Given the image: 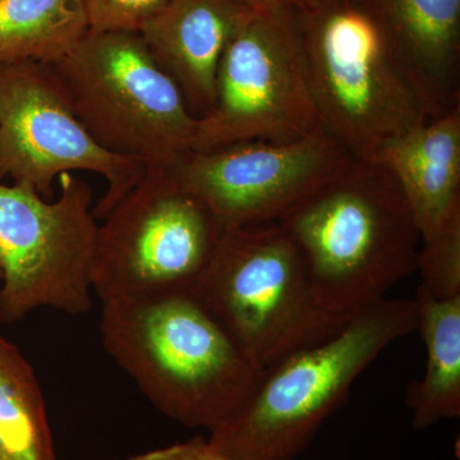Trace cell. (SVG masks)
I'll use <instances>...</instances> for the list:
<instances>
[{
    "instance_id": "cell-4",
    "label": "cell",
    "mask_w": 460,
    "mask_h": 460,
    "mask_svg": "<svg viewBox=\"0 0 460 460\" xmlns=\"http://www.w3.org/2000/svg\"><path fill=\"white\" fill-rule=\"evenodd\" d=\"M298 16L319 128L350 156L428 120L366 0H313Z\"/></svg>"
},
{
    "instance_id": "cell-17",
    "label": "cell",
    "mask_w": 460,
    "mask_h": 460,
    "mask_svg": "<svg viewBox=\"0 0 460 460\" xmlns=\"http://www.w3.org/2000/svg\"><path fill=\"white\" fill-rule=\"evenodd\" d=\"M0 460H57L47 404L32 366L0 335Z\"/></svg>"
},
{
    "instance_id": "cell-11",
    "label": "cell",
    "mask_w": 460,
    "mask_h": 460,
    "mask_svg": "<svg viewBox=\"0 0 460 460\" xmlns=\"http://www.w3.org/2000/svg\"><path fill=\"white\" fill-rule=\"evenodd\" d=\"M349 157L317 129L295 141H246L190 150L168 172L181 189L208 206L223 232L277 222Z\"/></svg>"
},
{
    "instance_id": "cell-14",
    "label": "cell",
    "mask_w": 460,
    "mask_h": 460,
    "mask_svg": "<svg viewBox=\"0 0 460 460\" xmlns=\"http://www.w3.org/2000/svg\"><path fill=\"white\" fill-rule=\"evenodd\" d=\"M370 159L398 181L420 242L460 208V105L387 141Z\"/></svg>"
},
{
    "instance_id": "cell-12",
    "label": "cell",
    "mask_w": 460,
    "mask_h": 460,
    "mask_svg": "<svg viewBox=\"0 0 460 460\" xmlns=\"http://www.w3.org/2000/svg\"><path fill=\"white\" fill-rule=\"evenodd\" d=\"M253 13L241 0H171L142 26L148 51L198 119L214 107L224 51Z\"/></svg>"
},
{
    "instance_id": "cell-7",
    "label": "cell",
    "mask_w": 460,
    "mask_h": 460,
    "mask_svg": "<svg viewBox=\"0 0 460 460\" xmlns=\"http://www.w3.org/2000/svg\"><path fill=\"white\" fill-rule=\"evenodd\" d=\"M222 233L171 172L146 171L99 226L93 290L102 304L192 295Z\"/></svg>"
},
{
    "instance_id": "cell-6",
    "label": "cell",
    "mask_w": 460,
    "mask_h": 460,
    "mask_svg": "<svg viewBox=\"0 0 460 460\" xmlns=\"http://www.w3.org/2000/svg\"><path fill=\"white\" fill-rule=\"evenodd\" d=\"M51 68L105 150L153 172L168 171L192 150L199 119L140 32H89Z\"/></svg>"
},
{
    "instance_id": "cell-20",
    "label": "cell",
    "mask_w": 460,
    "mask_h": 460,
    "mask_svg": "<svg viewBox=\"0 0 460 460\" xmlns=\"http://www.w3.org/2000/svg\"><path fill=\"white\" fill-rule=\"evenodd\" d=\"M127 460H235L219 452L204 436L129 456Z\"/></svg>"
},
{
    "instance_id": "cell-13",
    "label": "cell",
    "mask_w": 460,
    "mask_h": 460,
    "mask_svg": "<svg viewBox=\"0 0 460 460\" xmlns=\"http://www.w3.org/2000/svg\"><path fill=\"white\" fill-rule=\"evenodd\" d=\"M428 119L460 105V0H366Z\"/></svg>"
},
{
    "instance_id": "cell-19",
    "label": "cell",
    "mask_w": 460,
    "mask_h": 460,
    "mask_svg": "<svg viewBox=\"0 0 460 460\" xmlns=\"http://www.w3.org/2000/svg\"><path fill=\"white\" fill-rule=\"evenodd\" d=\"M90 32H140L171 0H84Z\"/></svg>"
},
{
    "instance_id": "cell-15",
    "label": "cell",
    "mask_w": 460,
    "mask_h": 460,
    "mask_svg": "<svg viewBox=\"0 0 460 460\" xmlns=\"http://www.w3.org/2000/svg\"><path fill=\"white\" fill-rule=\"evenodd\" d=\"M414 301L426 347L423 377L407 389L411 425L426 429L460 414V296L438 298L420 284Z\"/></svg>"
},
{
    "instance_id": "cell-5",
    "label": "cell",
    "mask_w": 460,
    "mask_h": 460,
    "mask_svg": "<svg viewBox=\"0 0 460 460\" xmlns=\"http://www.w3.org/2000/svg\"><path fill=\"white\" fill-rule=\"evenodd\" d=\"M192 296L263 370L338 334L356 314L321 304L298 248L277 222L223 230Z\"/></svg>"
},
{
    "instance_id": "cell-21",
    "label": "cell",
    "mask_w": 460,
    "mask_h": 460,
    "mask_svg": "<svg viewBox=\"0 0 460 460\" xmlns=\"http://www.w3.org/2000/svg\"><path fill=\"white\" fill-rule=\"evenodd\" d=\"M255 13L279 11V9H302L307 7L313 0H241Z\"/></svg>"
},
{
    "instance_id": "cell-10",
    "label": "cell",
    "mask_w": 460,
    "mask_h": 460,
    "mask_svg": "<svg viewBox=\"0 0 460 460\" xmlns=\"http://www.w3.org/2000/svg\"><path fill=\"white\" fill-rule=\"evenodd\" d=\"M74 171L107 180V193L93 208L95 219L104 220L144 178L146 166L91 137L51 66L0 65V181L11 177L50 201L54 180Z\"/></svg>"
},
{
    "instance_id": "cell-3",
    "label": "cell",
    "mask_w": 460,
    "mask_h": 460,
    "mask_svg": "<svg viewBox=\"0 0 460 460\" xmlns=\"http://www.w3.org/2000/svg\"><path fill=\"white\" fill-rule=\"evenodd\" d=\"M419 326L416 301L378 299L338 334L266 368L253 394L208 441L235 460H295L344 404L359 375Z\"/></svg>"
},
{
    "instance_id": "cell-22",
    "label": "cell",
    "mask_w": 460,
    "mask_h": 460,
    "mask_svg": "<svg viewBox=\"0 0 460 460\" xmlns=\"http://www.w3.org/2000/svg\"><path fill=\"white\" fill-rule=\"evenodd\" d=\"M0 279H2V271H0Z\"/></svg>"
},
{
    "instance_id": "cell-8",
    "label": "cell",
    "mask_w": 460,
    "mask_h": 460,
    "mask_svg": "<svg viewBox=\"0 0 460 460\" xmlns=\"http://www.w3.org/2000/svg\"><path fill=\"white\" fill-rule=\"evenodd\" d=\"M58 178L50 201L27 184L0 183V323L41 307L90 311L99 233L93 190L71 172Z\"/></svg>"
},
{
    "instance_id": "cell-2",
    "label": "cell",
    "mask_w": 460,
    "mask_h": 460,
    "mask_svg": "<svg viewBox=\"0 0 460 460\" xmlns=\"http://www.w3.org/2000/svg\"><path fill=\"white\" fill-rule=\"evenodd\" d=\"M102 344L154 407L190 429L228 422L265 370L192 295L102 304Z\"/></svg>"
},
{
    "instance_id": "cell-18",
    "label": "cell",
    "mask_w": 460,
    "mask_h": 460,
    "mask_svg": "<svg viewBox=\"0 0 460 460\" xmlns=\"http://www.w3.org/2000/svg\"><path fill=\"white\" fill-rule=\"evenodd\" d=\"M417 270L438 298L460 296V208L428 241L422 242Z\"/></svg>"
},
{
    "instance_id": "cell-9",
    "label": "cell",
    "mask_w": 460,
    "mask_h": 460,
    "mask_svg": "<svg viewBox=\"0 0 460 460\" xmlns=\"http://www.w3.org/2000/svg\"><path fill=\"white\" fill-rule=\"evenodd\" d=\"M298 12L253 13L232 39L217 69L214 107L198 120L193 151L295 141L320 129Z\"/></svg>"
},
{
    "instance_id": "cell-16",
    "label": "cell",
    "mask_w": 460,
    "mask_h": 460,
    "mask_svg": "<svg viewBox=\"0 0 460 460\" xmlns=\"http://www.w3.org/2000/svg\"><path fill=\"white\" fill-rule=\"evenodd\" d=\"M89 32L84 0H0V65H56Z\"/></svg>"
},
{
    "instance_id": "cell-1",
    "label": "cell",
    "mask_w": 460,
    "mask_h": 460,
    "mask_svg": "<svg viewBox=\"0 0 460 460\" xmlns=\"http://www.w3.org/2000/svg\"><path fill=\"white\" fill-rule=\"evenodd\" d=\"M277 223L334 313H358L417 270L419 226L398 181L376 160L349 157Z\"/></svg>"
}]
</instances>
